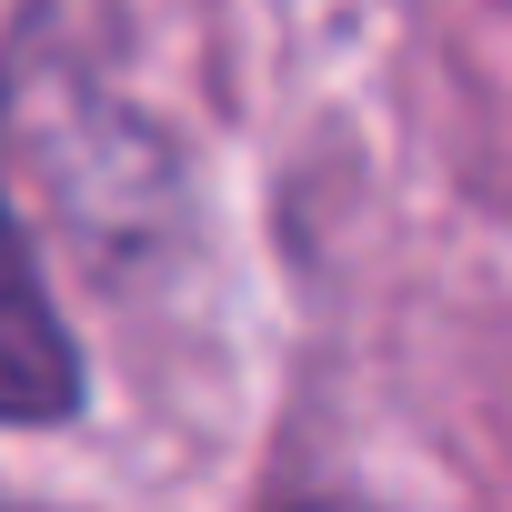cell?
<instances>
[{"label":"cell","instance_id":"1","mask_svg":"<svg viewBox=\"0 0 512 512\" xmlns=\"http://www.w3.org/2000/svg\"><path fill=\"white\" fill-rule=\"evenodd\" d=\"M81 412V352L61 312L0 262V422H71Z\"/></svg>","mask_w":512,"mask_h":512},{"label":"cell","instance_id":"2","mask_svg":"<svg viewBox=\"0 0 512 512\" xmlns=\"http://www.w3.org/2000/svg\"><path fill=\"white\" fill-rule=\"evenodd\" d=\"M302 512H362V502H302Z\"/></svg>","mask_w":512,"mask_h":512}]
</instances>
